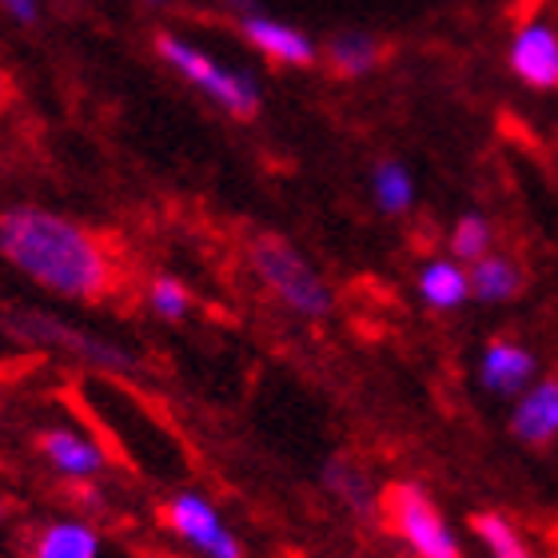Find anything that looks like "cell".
Wrapping results in <instances>:
<instances>
[{
	"label": "cell",
	"mask_w": 558,
	"mask_h": 558,
	"mask_svg": "<svg viewBox=\"0 0 558 558\" xmlns=\"http://www.w3.org/2000/svg\"><path fill=\"white\" fill-rule=\"evenodd\" d=\"M471 531L478 535V543L490 550V558H535L531 543L519 535V526L499 511H478L471 519Z\"/></svg>",
	"instance_id": "cell-17"
},
{
	"label": "cell",
	"mask_w": 558,
	"mask_h": 558,
	"mask_svg": "<svg viewBox=\"0 0 558 558\" xmlns=\"http://www.w3.org/2000/svg\"><path fill=\"white\" fill-rule=\"evenodd\" d=\"M0 519H4V502H0Z\"/></svg>",
	"instance_id": "cell-24"
},
{
	"label": "cell",
	"mask_w": 558,
	"mask_h": 558,
	"mask_svg": "<svg viewBox=\"0 0 558 558\" xmlns=\"http://www.w3.org/2000/svg\"><path fill=\"white\" fill-rule=\"evenodd\" d=\"M140 9H148V12H160V9H168V4H172V0H136Z\"/></svg>",
	"instance_id": "cell-22"
},
{
	"label": "cell",
	"mask_w": 558,
	"mask_h": 558,
	"mask_svg": "<svg viewBox=\"0 0 558 558\" xmlns=\"http://www.w3.org/2000/svg\"><path fill=\"white\" fill-rule=\"evenodd\" d=\"M495 244V228H490L487 216H478V211H466L459 216V223L451 228V256L463 259V264H475L483 259Z\"/></svg>",
	"instance_id": "cell-18"
},
{
	"label": "cell",
	"mask_w": 558,
	"mask_h": 558,
	"mask_svg": "<svg viewBox=\"0 0 558 558\" xmlns=\"http://www.w3.org/2000/svg\"><path fill=\"white\" fill-rule=\"evenodd\" d=\"M327 483H331L348 502H355V507H372V495H367V483H363L360 471H348V466L331 463L327 466Z\"/></svg>",
	"instance_id": "cell-20"
},
{
	"label": "cell",
	"mask_w": 558,
	"mask_h": 558,
	"mask_svg": "<svg viewBox=\"0 0 558 558\" xmlns=\"http://www.w3.org/2000/svg\"><path fill=\"white\" fill-rule=\"evenodd\" d=\"M148 307L160 319H184L187 307H192V291L175 276H156L148 283Z\"/></svg>",
	"instance_id": "cell-19"
},
{
	"label": "cell",
	"mask_w": 558,
	"mask_h": 558,
	"mask_svg": "<svg viewBox=\"0 0 558 558\" xmlns=\"http://www.w3.org/2000/svg\"><path fill=\"white\" fill-rule=\"evenodd\" d=\"M228 9H232L240 36H244L247 45L256 48L268 64H279V69H312L315 60L324 57V48L315 45L303 28L264 12L256 0H228Z\"/></svg>",
	"instance_id": "cell-5"
},
{
	"label": "cell",
	"mask_w": 558,
	"mask_h": 558,
	"mask_svg": "<svg viewBox=\"0 0 558 558\" xmlns=\"http://www.w3.org/2000/svg\"><path fill=\"white\" fill-rule=\"evenodd\" d=\"M387 48L375 33H363V28H343L324 45V60L327 69L343 76V81H363L372 76L379 64H384Z\"/></svg>",
	"instance_id": "cell-12"
},
{
	"label": "cell",
	"mask_w": 558,
	"mask_h": 558,
	"mask_svg": "<svg viewBox=\"0 0 558 558\" xmlns=\"http://www.w3.org/2000/svg\"><path fill=\"white\" fill-rule=\"evenodd\" d=\"M40 451L52 463V471L64 478H76V483H88L105 471V451L96 447L88 435L72 427H48L40 430Z\"/></svg>",
	"instance_id": "cell-11"
},
{
	"label": "cell",
	"mask_w": 558,
	"mask_h": 558,
	"mask_svg": "<svg viewBox=\"0 0 558 558\" xmlns=\"http://www.w3.org/2000/svg\"><path fill=\"white\" fill-rule=\"evenodd\" d=\"M247 259H252V271L264 288L276 295L288 312L303 315V319H324L331 315V288L324 283V276L300 256V247H291L288 240L279 235H259L247 247Z\"/></svg>",
	"instance_id": "cell-3"
},
{
	"label": "cell",
	"mask_w": 558,
	"mask_h": 558,
	"mask_svg": "<svg viewBox=\"0 0 558 558\" xmlns=\"http://www.w3.org/2000/svg\"><path fill=\"white\" fill-rule=\"evenodd\" d=\"M9 100V81H4V72H0V105Z\"/></svg>",
	"instance_id": "cell-23"
},
{
	"label": "cell",
	"mask_w": 558,
	"mask_h": 558,
	"mask_svg": "<svg viewBox=\"0 0 558 558\" xmlns=\"http://www.w3.org/2000/svg\"><path fill=\"white\" fill-rule=\"evenodd\" d=\"M535 351L514 343V339H490L483 355H478V384H483V391L499 399H519L526 387L535 384Z\"/></svg>",
	"instance_id": "cell-8"
},
{
	"label": "cell",
	"mask_w": 558,
	"mask_h": 558,
	"mask_svg": "<svg viewBox=\"0 0 558 558\" xmlns=\"http://www.w3.org/2000/svg\"><path fill=\"white\" fill-rule=\"evenodd\" d=\"M511 435L526 447H547L558 439V379H535L511 408Z\"/></svg>",
	"instance_id": "cell-9"
},
{
	"label": "cell",
	"mask_w": 558,
	"mask_h": 558,
	"mask_svg": "<svg viewBox=\"0 0 558 558\" xmlns=\"http://www.w3.org/2000/svg\"><path fill=\"white\" fill-rule=\"evenodd\" d=\"M418 300L435 307V312H454V307H463L475 291H471V268H463V259L454 256H439V259H427L423 268H418Z\"/></svg>",
	"instance_id": "cell-13"
},
{
	"label": "cell",
	"mask_w": 558,
	"mask_h": 558,
	"mask_svg": "<svg viewBox=\"0 0 558 558\" xmlns=\"http://www.w3.org/2000/svg\"><path fill=\"white\" fill-rule=\"evenodd\" d=\"M372 199L387 216H403L415 208V175L403 160H379L372 168Z\"/></svg>",
	"instance_id": "cell-16"
},
{
	"label": "cell",
	"mask_w": 558,
	"mask_h": 558,
	"mask_svg": "<svg viewBox=\"0 0 558 558\" xmlns=\"http://www.w3.org/2000/svg\"><path fill=\"white\" fill-rule=\"evenodd\" d=\"M156 57H160L180 81L192 84L199 96H208L220 112H228V117H235V120L259 117L264 93H259V81L247 69L211 57L208 48H199L196 40H187V36H180V33H156Z\"/></svg>",
	"instance_id": "cell-2"
},
{
	"label": "cell",
	"mask_w": 558,
	"mask_h": 558,
	"mask_svg": "<svg viewBox=\"0 0 558 558\" xmlns=\"http://www.w3.org/2000/svg\"><path fill=\"white\" fill-rule=\"evenodd\" d=\"M33 558H100V535L88 523L60 519L33 538Z\"/></svg>",
	"instance_id": "cell-14"
},
{
	"label": "cell",
	"mask_w": 558,
	"mask_h": 558,
	"mask_svg": "<svg viewBox=\"0 0 558 558\" xmlns=\"http://www.w3.org/2000/svg\"><path fill=\"white\" fill-rule=\"evenodd\" d=\"M0 256L60 300L100 303L117 288V259L100 235L36 204L0 211Z\"/></svg>",
	"instance_id": "cell-1"
},
{
	"label": "cell",
	"mask_w": 558,
	"mask_h": 558,
	"mask_svg": "<svg viewBox=\"0 0 558 558\" xmlns=\"http://www.w3.org/2000/svg\"><path fill=\"white\" fill-rule=\"evenodd\" d=\"M507 69L531 93H558V21L523 12L507 36Z\"/></svg>",
	"instance_id": "cell-6"
},
{
	"label": "cell",
	"mask_w": 558,
	"mask_h": 558,
	"mask_svg": "<svg viewBox=\"0 0 558 558\" xmlns=\"http://www.w3.org/2000/svg\"><path fill=\"white\" fill-rule=\"evenodd\" d=\"M163 523L175 538H184L187 547L199 550L204 558H244L240 538L228 531L220 511L196 490H180L163 502Z\"/></svg>",
	"instance_id": "cell-7"
},
{
	"label": "cell",
	"mask_w": 558,
	"mask_h": 558,
	"mask_svg": "<svg viewBox=\"0 0 558 558\" xmlns=\"http://www.w3.org/2000/svg\"><path fill=\"white\" fill-rule=\"evenodd\" d=\"M471 291L483 303H507L523 291V271L514 268V259L487 252L483 259L471 264Z\"/></svg>",
	"instance_id": "cell-15"
},
{
	"label": "cell",
	"mask_w": 558,
	"mask_h": 558,
	"mask_svg": "<svg viewBox=\"0 0 558 558\" xmlns=\"http://www.w3.org/2000/svg\"><path fill=\"white\" fill-rule=\"evenodd\" d=\"M24 336L57 343V348L81 355L84 363H96V367H108V372H132V367H136V360H132L129 351L112 348L108 339L84 336V331H76V327H69V324H57V319H36V315H28V319H24Z\"/></svg>",
	"instance_id": "cell-10"
},
{
	"label": "cell",
	"mask_w": 558,
	"mask_h": 558,
	"mask_svg": "<svg viewBox=\"0 0 558 558\" xmlns=\"http://www.w3.org/2000/svg\"><path fill=\"white\" fill-rule=\"evenodd\" d=\"M379 511H384L387 526L396 531L399 543L415 558H463L451 523L442 519L435 499L418 483H391L379 495Z\"/></svg>",
	"instance_id": "cell-4"
},
{
	"label": "cell",
	"mask_w": 558,
	"mask_h": 558,
	"mask_svg": "<svg viewBox=\"0 0 558 558\" xmlns=\"http://www.w3.org/2000/svg\"><path fill=\"white\" fill-rule=\"evenodd\" d=\"M0 4H4V12H9L12 21L21 24H33L36 12H40V0H0Z\"/></svg>",
	"instance_id": "cell-21"
}]
</instances>
